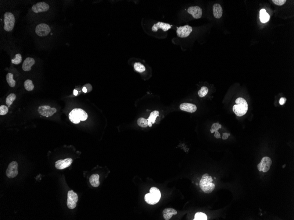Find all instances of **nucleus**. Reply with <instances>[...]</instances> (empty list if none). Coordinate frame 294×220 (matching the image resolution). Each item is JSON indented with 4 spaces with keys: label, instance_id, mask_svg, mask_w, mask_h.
I'll list each match as a JSON object with an SVG mask.
<instances>
[{
    "label": "nucleus",
    "instance_id": "12",
    "mask_svg": "<svg viewBox=\"0 0 294 220\" xmlns=\"http://www.w3.org/2000/svg\"><path fill=\"white\" fill-rule=\"evenodd\" d=\"M72 162L73 159L71 158L60 159L55 162V167L58 170H63L70 166Z\"/></svg>",
    "mask_w": 294,
    "mask_h": 220
},
{
    "label": "nucleus",
    "instance_id": "21",
    "mask_svg": "<svg viewBox=\"0 0 294 220\" xmlns=\"http://www.w3.org/2000/svg\"><path fill=\"white\" fill-rule=\"evenodd\" d=\"M159 112L156 110L151 113L149 119H147L148 121V125L149 127H152V124L155 123L156 119L157 117L159 116Z\"/></svg>",
    "mask_w": 294,
    "mask_h": 220
},
{
    "label": "nucleus",
    "instance_id": "33",
    "mask_svg": "<svg viewBox=\"0 0 294 220\" xmlns=\"http://www.w3.org/2000/svg\"><path fill=\"white\" fill-rule=\"evenodd\" d=\"M273 2L275 5H278L279 6H282L285 3L287 2L286 0H273L272 1Z\"/></svg>",
    "mask_w": 294,
    "mask_h": 220
},
{
    "label": "nucleus",
    "instance_id": "29",
    "mask_svg": "<svg viewBox=\"0 0 294 220\" xmlns=\"http://www.w3.org/2000/svg\"><path fill=\"white\" fill-rule=\"evenodd\" d=\"M208 93V89L207 87H205V86H203V87H202L201 89L199 91L198 95L200 97H205L206 95H207V93Z\"/></svg>",
    "mask_w": 294,
    "mask_h": 220
},
{
    "label": "nucleus",
    "instance_id": "30",
    "mask_svg": "<svg viewBox=\"0 0 294 220\" xmlns=\"http://www.w3.org/2000/svg\"><path fill=\"white\" fill-rule=\"evenodd\" d=\"M22 58L21 55L20 54H17L15 55L14 58L12 59V63L16 65H18L22 62Z\"/></svg>",
    "mask_w": 294,
    "mask_h": 220
},
{
    "label": "nucleus",
    "instance_id": "9",
    "mask_svg": "<svg viewBox=\"0 0 294 220\" xmlns=\"http://www.w3.org/2000/svg\"><path fill=\"white\" fill-rule=\"evenodd\" d=\"M38 113L41 116L48 117L52 116L57 111V110L55 108H51L49 106H43L39 107Z\"/></svg>",
    "mask_w": 294,
    "mask_h": 220
},
{
    "label": "nucleus",
    "instance_id": "19",
    "mask_svg": "<svg viewBox=\"0 0 294 220\" xmlns=\"http://www.w3.org/2000/svg\"><path fill=\"white\" fill-rule=\"evenodd\" d=\"M163 213L164 219L169 220L170 219L173 215H176L177 211L173 208H167L164 210Z\"/></svg>",
    "mask_w": 294,
    "mask_h": 220
},
{
    "label": "nucleus",
    "instance_id": "8",
    "mask_svg": "<svg viewBox=\"0 0 294 220\" xmlns=\"http://www.w3.org/2000/svg\"><path fill=\"white\" fill-rule=\"evenodd\" d=\"M18 163L16 161H13L9 164L6 171V174L8 178H14L18 175Z\"/></svg>",
    "mask_w": 294,
    "mask_h": 220
},
{
    "label": "nucleus",
    "instance_id": "37",
    "mask_svg": "<svg viewBox=\"0 0 294 220\" xmlns=\"http://www.w3.org/2000/svg\"><path fill=\"white\" fill-rule=\"evenodd\" d=\"M78 94V92L76 90H74V95L75 96H77Z\"/></svg>",
    "mask_w": 294,
    "mask_h": 220
},
{
    "label": "nucleus",
    "instance_id": "34",
    "mask_svg": "<svg viewBox=\"0 0 294 220\" xmlns=\"http://www.w3.org/2000/svg\"><path fill=\"white\" fill-rule=\"evenodd\" d=\"M286 100L287 99H286L285 98L282 97V98H281V99H280V102H279L280 105H283L285 104V103L286 102Z\"/></svg>",
    "mask_w": 294,
    "mask_h": 220
},
{
    "label": "nucleus",
    "instance_id": "24",
    "mask_svg": "<svg viewBox=\"0 0 294 220\" xmlns=\"http://www.w3.org/2000/svg\"><path fill=\"white\" fill-rule=\"evenodd\" d=\"M24 86L26 90L27 91H31L34 89V85L33 84V82L31 80H27L25 81Z\"/></svg>",
    "mask_w": 294,
    "mask_h": 220
},
{
    "label": "nucleus",
    "instance_id": "38",
    "mask_svg": "<svg viewBox=\"0 0 294 220\" xmlns=\"http://www.w3.org/2000/svg\"><path fill=\"white\" fill-rule=\"evenodd\" d=\"M82 91H83V93H86L87 92V89H86V87H84V88L82 89Z\"/></svg>",
    "mask_w": 294,
    "mask_h": 220
},
{
    "label": "nucleus",
    "instance_id": "7",
    "mask_svg": "<svg viewBox=\"0 0 294 220\" xmlns=\"http://www.w3.org/2000/svg\"><path fill=\"white\" fill-rule=\"evenodd\" d=\"M78 201V196L77 193L73 190L68 191L67 193V206L70 209L75 208Z\"/></svg>",
    "mask_w": 294,
    "mask_h": 220
},
{
    "label": "nucleus",
    "instance_id": "35",
    "mask_svg": "<svg viewBox=\"0 0 294 220\" xmlns=\"http://www.w3.org/2000/svg\"><path fill=\"white\" fill-rule=\"evenodd\" d=\"M230 135V134H228L227 133H224L223 134V135H222V139L223 140H226L228 138V136Z\"/></svg>",
    "mask_w": 294,
    "mask_h": 220
},
{
    "label": "nucleus",
    "instance_id": "13",
    "mask_svg": "<svg viewBox=\"0 0 294 220\" xmlns=\"http://www.w3.org/2000/svg\"><path fill=\"white\" fill-rule=\"evenodd\" d=\"M49 9V6L47 4L44 2H40L34 5L32 7V10L34 12H41L47 11Z\"/></svg>",
    "mask_w": 294,
    "mask_h": 220
},
{
    "label": "nucleus",
    "instance_id": "5",
    "mask_svg": "<svg viewBox=\"0 0 294 220\" xmlns=\"http://www.w3.org/2000/svg\"><path fill=\"white\" fill-rule=\"evenodd\" d=\"M4 28L5 31L10 32L14 26L15 19L13 14L10 12H7L4 15Z\"/></svg>",
    "mask_w": 294,
    "mask_h": 220
},
{
    "label": "nucleus",
    "instance_id": "31",
    "mask_svg": "<svg viewBox=\"0 0 294 220\" xmlns=\"http://www.w3.org/2000/svg\"><path fill=\"white\" fill-rule=\"evenodd\" d=\"M221 124L218 123L213 124V125H212V126H211V129H210V132H211V133H213L214 132L218 131V130H219V129L221 128Z\"/></svg>",
    "mask_w": 294,
    "mask_h": 220
},
{
    "label": "nucleus",
    "instance_id": "16",
    "mask_svg": "<svg viewBox=\"0 0 294 220\" xmlns=\"http://www.w3.org/2000/svg\"><path fill=\"white\" fill-rule=\"evenodd\" d=\"M181 110L190 113H194L197 110V107L195 105L188 103H183L180 106Z\"/></svg>",
    "mask_w": 294,
    "mask_h": 220
},
{
    "label": "nucleus",
    "instance_id": "23",
    "mask_svg": "<svg viewBox=\"0 0 294 220\" xmlns=\"http://www.w3.org/2000/svg\"><path fill=\"white\" fill-rule=\"evenodd\" d=\"M6 81L10 87H14L16 85V81L13 79V75L11 73H8L6 75Z\"/></svg>",
    "mask_w": 294,
    "mask_h": 220
},
{
    "label": "nucleus",
    "instance_id": "25",
    "mask_svg": "<svg viewBox=\"0 0 294 220\" xmlns=\"http://www.w3.org/2000/svg\"><path fill=\"white\" fill-rule=\"evenodd\" d=\"M134 68L137 72L142 73L145 70V67L140 62H136L134 64Z\"/></svg>",
    "mask_w": 294,
    "mask_h": 220
},
{
    "label": "nucleus",
    "instance_id": "22",
    "mask_svg": "<svg viewBox=\"0 0 294 220\" xmlns=\"http://www.w3.org/2000/svg\"><path fill=\"white\" fill-rule=\"evenodd\" d=\"M270 19V16L267 12L265 9H262L260 11V19L261 22L266 23L269 21Z\"/></svg>",
    "mask_w": 294,
    "mask_h": 220
},
{
    "label": "nucleus",
    "instance_id": "14",
    "mask_svg": "<svg viewBox=\"0 0 294 220\" xmlns=\"http://www.w3.org/2000/svg\"><path fill=\"white\" fill-rule=\"evenodd\" d=\"M188 12L195 19L200 18L202 16V9L201 8L197 6L190 7L188 9Z\"/></svg>",
    "mask_w": 294,
    "mask_h": 220
},
{
    "label": "nucleus",
    "instance_id": "32",
    "mask_svg": "<svg viewBox=\"0 0 294 220\" xmlns=\"http://www.w3.org/2000/svg\"><path fill=\"white\" fill-rule=\"evenodd\" d=\"M9 111V109L8 107L5 105H2L0 107V115H5Z\"/></svg>",
    "mask_w": 294,
    "mask_h": 220
},
{
    "label": "nucleus",
    "instance_id": "3",
    "mask_svg": "<svg viewBox=\"0 0 294 220\" xmlns=\"http://www.w3.org/2000/svg\"><path fill=\"white\" fill-rule=\"evenodd\" d=\"M88 114L81 109H74L69 114V120L74 124L79 123L81 121H85L88 118Z\"/></svg>",
    "mask_w": 294,
    "mask_h": 220
},
{
    "label": "nucleus",
    "instance_id": "26",
    "mask_svg": "<svg viewBox=\"0 0 294 220\" xmlns=\"http://www.w3.org/2000/svg\"><path fill=\"white\" fill-rule=\"evenodd\" d=\"M137 123L140 127H142L145 128L149 126L148 120L144 118L141 117L139 118L137 120Z\"/></svg>",
    "mask_w": 294,
    "mask_h": 220
},
{
    "label": "nucleus",
    "instance_id": "10",
    "mask_svg": "<svg viewBox=\"0 0 294 220\" xmlns=\"http://www.w3.org/2000/svg\"><path fill=\"white\" fill-rule=\"evenodd\" d=\"M51 29L49 26L45 23H41L37 26L35 32L40 37H44L48 35Z\"/></svg>",
    "mask_w": 294,
    "mask_h": 220
},
{
    "label": "nucleus",
    "instance_id": "6",
    "mask_svg": "<svg viewBox=\"0 0 294 220\" xmlns=\"http://www.w3.org/2000/svg\"><path fill=\"white\" fill-rule=\"evenodd\" d=\"M272 164V161L271 158L268 156H265L262 159L261 162L258 164V170L260 172H267L270 170Z\"/></svg>",
    "mask_w": 294,
    "mask_h": 220
},
{
    "label": "nucleus",
    "instance_id": "20",
    "mask_svg": "<svg viewBox=\"0 0 294 220\" xmlns=\"http://www.w3.org/2000/svg\"><path fill=\"white\" fill-rule=\"evenodd\" d=\"M99 178L100 177L98 174H93L91 175L89 178V182L92 186L96 188L99 186L100 184Z\"/></svg>",
    "mask_w": 294,
    "mask_h": 220
},
{
    "label": "nucleus",
    "instance_id": "27",
    "mask_svg": "<svg viewBox=\"0 0 294 220\" xmlns=\"http://www.w3.org/2000/svg\"><path fill=\"white\" fill-rule=\"evenodd\" d=\"M16 99L15 94L13 93L10 94L6 99V103L9 107H10Z\"/></svg>",
    "mask_w": 294,
    "mask_h": 220
},
{
    "label": "nucleus",
    "instance_id": "17",
    "mask_svg": "<svg viewBox=\"0 0 294 220\" xmlns=\"http://www.w3.org/2000/svg\"><path fill=\"white\" fill-rule=\"evenodd\" d=\"M35 60L33 58L28 57L26 58L22 65L23 70L25 71H29L31 70V67L35 63Z\"/></svg>",
    "mask_w": 294,
    "mask_h": 220
},
{
    "label": "nucleus",
    "instance_id": "11",
    "mask_svg": "<svg viewBox=\"0 0 294 220\" xmlns=\"http://www.w3.org/2000/svg\"><path fill=\"white\" fill-rule=\"evenodd\" d=\"M192 31V28L188 25L177 28V34L181 38H185L189 36Z\"/></svg>",
    "mask_w": 294,
    "mask_h": 220
},
{
    "label": "nucleus",
    "instance_id": "1",
    "mask_svg": "<svg viewBox=\"0 0 294 220\" xmlns=\"http://www.w3.org/2000/svg\"><path fill=\"white\" fill-rule=\"evenodd\" d=\"M213 179L208 174L203 175L199 182V187L201 190L206 193H210L213 192L215 188V185L213 182Z\"/></svg>",
    "mask_w": 294,
    "mask_h": 220
},
{
    "label": "nucleus",
    "instance_id": "18",
    "mask_svg": "<svg viewBox=\"0 0 294 220\" xmlns=\"http://www.w3.org/2000/svg\"><path fill=\"white\" fill-rule=\"evenodd\" d=\"M213 15L214 17L216 19H220L221 17L223 14V10L220 5L218 4H214L213 7Z\"/></svg>",
    "mask_w": 294,
    "mask_h": 220
},
{
    "label": "nucleus",
    "instance_id": "4",
    "mask_svg": "<svg viewBox=\"0 0 294 220\" xmlns=\"http://www.w3.org/2000/svg\"><path fill=\"white\" fill-rule=\"evenodd\" d=\"M161 197L160 191L156 187H152L150 189V193L145 196V200L147 204L154 205L157 204Z\"/></svg>",
    "mask_w": 294,
    "mask_h": 220
},
{
    "label": "nucleus",
    "instance_id": "15",
    "mask_svg": "<svg viewBox=\"0 0 294 220\" xmlns=\"http://www.w3.org/2000/svg\"><path fill=\"white\" fill-rule=\"evenodd\" d=\"M172 26L170 24L159 22L153 26L152 27V31L156 32L159 29H161L163 31H167L171 28Z\"/></svg>",
    "mask_w": 294,
    "mask_h": 220
},
{
    "label": "nucleus",
    "instance_id": "2",
    "mask_svg": "<svg viewBox=\"0 0 294 220\" xmlns=\"http://www.w3.org/2000/svg\"><path fill=\"white\" fill-rule=\"evenodd\" d=\"M236 105H234L232 110L234 113L238 117L244 115L248 110V106L246 100L242 98H239L236 100Z\"/></svg>",
    "mask_w": 294,
    "mask_h": 220
},
{
    "label": "nucleus",
    "instance_id": "28",
    "mask_svg": "<svg viewBox=\"0 0 294 220\" xmlns=\"http://www.w3.org/2000/svg\"><path fill=\"white\" fill-rule=\"evenodd\" d=\"M194 220H207L206 215L202 212H197L195 215Z\"/></svg>",
    "mask_w": 294,
    "mask_h": 220
},
{
    "label": "nucleus",
    "instance_id": "36",
    "mask_svg": "<svg viewBox=\"0 0 294 220\" xmlns=\"http://www.w3.org/2000/svg\"><path fill=\"white\" fill-rule=\"evenodd\" d=\"M214 137H215L217 138H221V135L219 132L218 131L215 132V134H214Z\"/></svg>",
    "mask_w": 294,
    "mask_h": 220
}]
</instances>
